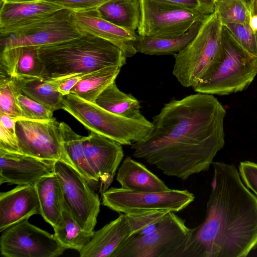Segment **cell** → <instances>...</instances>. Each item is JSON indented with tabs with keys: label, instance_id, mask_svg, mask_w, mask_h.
Masks as SVG:
<instances>
[{
	"label": "cell",
	"instance_id": "cell-3",
	"mask_svg": "<svg viewBox=\"0 0 257 257\" xmlns=\"http://www.w3.org/2000/svg\"><path fill=\"white\" fill-rule=\"evenodd\" d=\"M41 77L56 79L126 64L123 52L111 43L88 33L65 42L39 47Z\"/></svg>",
	"mask_w": 257,
	"mask_h": 257
},
{
	"label": "cell",
	"instance_id": "cell-34",
	"mask_svg": "<svg viewBox=\"0 0 257 257\" xmlns=\"http://www.w3.org/2000/svg\"><path fill=\"white\" fill-rule=\"evenodd\" d=\"M18 105L24 118L38 121L49 120L53 118V112L24 94L17 98Z\"/></svg>",
	"mask_w": 257,
	"mask_h": 257
},
{
	"label": "cell",
	"instance_id": "cell-9",
	"mask_svg": "<svg viewBox=\"0 0 257 257\" xmlns=\"http://www.w3.org/2000/svg\"><path fill=\"white\" fill-rule=\"evenodd\" d=\"M194 199V194L187 190L139 192L111 187L102 195V204L124 214L159 210L177 212L186 208Z\"/></svg>",
	"mask_w": 257,
	"mask_h": 257
},
{
	"label": "cell",
	"instance_id": "cell-33",
	"mask_svg": "<svg viewBox=\"0 0 257 257\" xmlns=\"http://www.w3.org/2000/svg\"><path fill=\"white\" fill-rule=\"evenodd\" d=\"M223 26L244 49L257 57V37L249 24H228Z\"/></svg>",
	"mask_w": 257,
	"mask_h": 257
},
{
	"label": "cell",
	"instance_id": "cell-39",
	"mask_svg": "<svg viewBox=\"0 0 257 257\" xmlns=\"http://www.w3.org/2000/svg\"><path fill=\"white\" fill-rule=\"evenodd\" d=\"M0 124L2 125L10 133L16 134V122L17 119L6 114H0Z\"/></svg>",
	"mask_w": 257,
	"mask_h": 257
},
{
	"label": "cell",
	"instance_id": "cell-7",
	"mask_svg": "<svg viewBox=\"0 0 257 257\" xmlns=\"http://www.w3.org/2000/svg\"><path fill=\"white\" fill-rule=\"evenodd\" d=\"M168 212L151 233L128 238L113 257H183L193 228Z\"/></svg>",
	"mask_w": 257,
	"mask_h": 257
},
{
	"label": "cell",
	"instance_id": "cell-37",
	"mask_svg": "<svg viewBox=\"0 0 257 257\" xmlns=\"http://www.w3.org/2000/svg\"><path fill=\"white\" fill-rule=\"evenodd\" d=\"M0 150L13 153L22 154L16 135L13 134L0 124Z\"/></svg>",
	"mask_w": 257,
	"mask_h": 257
},
{
	"label": "cell",
	"instance_id": "cell-30",
	"mask_svg": "<svg viewBox=\"0 0 257 257\" xmlns=\"http://www.w3.org/2000/svg\"><path fill=\"white\" fill-rule=\"evenodd\" d=\"M22 93L17 77L0 76V114L17 119L24 118L17 99Z\"/></svg>",
	"mask_w": 257,
	"mask_h": 257
},
{
	"label": "cell",
	"instance_id": "cell-2",
	"mask_svg": "<svg viewBox=\"0 0 257 257\" xmlns=\"http://www.w3.org/2000/svg\"><path fill=\"white\" fill-rule=\"evenodd\" d=\"M212 165L205 217L193 228L183 257H246L257 248V196L234 165Z\"/></svg>",
	"mask_w": 257,
	"mask_h": 257
},
{
	"label": "cell",
	"instance_id": "cell-41",
	"mask_svg": "<svg viewBox=\"0 0 257 257\" xmlns=\"http://www.w3.org/2000/svg\"><path fill=\"white\" fill-rule=\"evenodd\" d=\"M249 11V25L257 37V0L253 1Z\"/></svg>",
	"mask_w": 257,
	"mask_h": 257
},
{
	"label": "cell",
	"instance_id": "cell-10",
	"mask_svg": "<svg viewBox=\"0 0 257 257\" xmlns=\"http://www.w3.org/2000/svg\"><path fill=\"white\" fill-rule=\"evenodd\" d=\"M54 173L60 183L64 200L81 227L94 233L100 201L87 181L69 163L57 160Z\"/></svg>",
	"mask_w": 257,
	"mask_h": 257
},
{
	"label": "cell",
	"instance_id": "cell-1",
	"mask_svg": "<svg viewBox=\"0 0 257 257\" xmlns=\"http://www.w3.org/2000/svg\"><path fill=\"white\" fill-rule=\"evenodd\" d=\"M226 113L212 94L173 99L153 117L146 138L131 145L133 156L183 180L206 171L224 146Z\"/></svg>",
	"mask_w": 257,
	"mask_h": 257
},
{
	"label": "cell",
	"instance_id": "cell-19",
	"mask_svg": "<svg viewBox=\"0 0 257 257\" xmlns=\"http://www.w3.org/2000/svg\"><path fill=\"white\" fill-rule=\"evenodd\" d=\"M132 234L126 214L121 213L113 221L94 231L88 243L79 252L81 257H113Z\"/></svg>",
	"mask_w": 257,
	"mask_h": 257
},
{
	"label": "cell",
	"instance_id": "cell-18",
	"mask_svg": "<svg viewBox=\"0 0 257 257\" xmlns=\"http://www.w3.org/2000/svg\"><path fill=\"white\" fill-rule=\"evenodd\" d=\"M35 185H18L0 193V232L35 214H40Z\"/></svg>",
	"mask_w": 257,
	"mask_h": 257
},
{
	"label": "cell",
	"instance_id": "cell-29",
	"mask_svg": "<svg viewBox=\"0 0 257 257\" xmlns=\"http://www.w3.org/2000/svg\"><path fill=\"white\" fill-rule=\"evenodd\" d=\"M53 228L55 237L65 249H75L78 252L88 243L93 235L81 227L65 202L61 217Z\"/></svg>",
	"mask_w": 257,
	"mask_h": 257
},
{
	"label": "cell",
	"instance_id": "cell-23",
	"mask_svg": "<svg viewBox=\"0 0 257 257\" xmlns=\"http://www.w3.org/2000/svg\"><path fill=\"white\" fill-rule=\"evenodd\" d=\"M202 20L179 36L157 38L144 37L138 34L135 42L137 52L149 55H174L184 49L194 38Z\"/></svg>",
	"mask_w": 257,
	"mask_h": 257
},
{
	"label": "cell",
	"instance_id": "cell-31",
	"mask_svg": "<svg viewBox=\"0 0 257 257\" xmlns=\"http://www.w3.org/2000/svg\"><path fill=\"white\" fill-rule=\"evenodd\" d=\"M215 11L223 25L249 24V9L242 0H216Z\"/></svg>",
	"mask_w": 257,
	"mask_h": 257
},
{
	"label": "cell",
	"instance_id": "cell-25",
	"mask_svg": "<svg viewBox=\"0 0 257 257\" xmlns=\"http://www.w3.org/2000/svg\"><path fill=\"white\" fill-rule=\"evenodd\" d=\"M95 104L101 108L124 117L144 120L140 102L131 94L121 91L115 81L108 86L97 97Z\"/></svg>",
	"mask_w": 257,
	"mask_h": 257
},
{
	"label": "cell",
	"instance_id": "cell-44",
	"mask_svg": "<svg viewBox=\"0 0 257 257\" xmlns=\"http://www.w3.org/2000/svg\"><path fill=\"white\" fill-rule=\"evenodd\" d=\"M245 4L247 6L249 9H250L254 0H242Z\"/></svg>",
	"mask_w": 257,
	"mask_h": 257
},
{
	"label": "cell",
	"instance_id": "cell-40",
	"mask_svg": "<svg viewBox=\"0 0 257 257\" xmlns=\"http://www.w3.org/2000/svg\"><path fill=\"white\" fill-rule=\"evenodd\" d=\"M177 6L194 9L201 6L198 0H160ZM207 8V7H206ZM213 10V9H212ZM215 11V10H214Z\"/></svg>",
	"mask_w": 257,
	"mask_h": 257
},
{
	"label": "cell",
	"instance_id": "cell-26",
	"mask_svg": "<svg viewBox=\"0 0 257 257\" xmlns=\"http://www.w3.org/2000/svg\"><path fill=\"white\" fill-rule=\"evenodd\" d=\"M60 125L63 147L70 164L91 186L96 185L99 180L89 166L84 154V137L76 134L64 122H60Z\"/></svg>",
	"mask_w": 257,
	"mask_h": 257
},
{
	"label": "cell",
	"instance_id": "cell-4",
	"mask_svg": "<svg viewBox=\"0 0 257 257\" xmlns=\"http://www.w3.org/2000/svg\"><path fill=\"white\" fill-rule=\"evenodd\" d=\"M223 25L215 11L202 20L192 41L174 55L173 74L185 87H196L208 80L224 56Z\"/></svg>",
	"mask_w": 257,
	"mask_h": 257
},
{
	"label": "cell",
	"instance_id": "cell-24",
	"mask_svg": "<svg viewBox=\"0 0 257 257\" xmlns=\"http://www.w3.org/2000/svg\"><path fill=\"white\" fill-rule=\"evenodd\" d=\"M17 78L23 94L53 112L62 109L63 95L58 90L61 78L49 80L39 77L21 76Z\"/></svg>",
	"mask_w": 257,
	"mask_h": 257
},
{
	"label": "cell",
	"instance_id": "cell-42",
	"mask_svg": "<svg viewBox=\"0 0 257 257\" xmlns=\"http://www.w3.org/2000/svg\"><path fill=\"white\" fill-rule=\"evenodd\" d=\"M201 6L215 10V0H198Z\"/></svg>",
	"mask_w": 257,
	"mask_h": 257
},
{
	"label": "cell",
	"instance_id": "cell-20",
	"mask_svg": "<svg viewBox=\"0 0 257 257\" xmlns=\"http://www.w3.org/2000/svg\"><path fill=\"white\" fill-rule=\"evenodd\" d=\"M38 48L33 46L2 48L0 76L41 77L43 66Z\"/></svg>",
	"mask_w": 257,
	"mask_h": 257
},
{
	"label": "cell",
	"instance_id": "cell-36",
	"mask_svg": "<svg viewBox=\"0 0 257 257\" xmlns=\"http://www.w3.org/2000/svg\"><path fill=\"white\" fill-rule=\"evenodd\" d=\"M240 177L245 185L257 196V163L243 161L238 166Z\"/></svg>",
	"mask_w": 257,
	"mask_h": 257
},
{
	"label": "cell",
	"instance_id": "cell-27",
	"mask_svg": "<svg viewBox=\"0 0 257 257\" xmlns=\"http://www.w3.org/2000/svg\"><path fill=\"white\" fill-rule=\"evenodd\" d=\"M107 21L133 32L137 31L141 18L140 0H111L97 9Z\"/></svg>",
	"mask_w": 257,
	"mask_h": 257
},
{
	"label": "cell",
	"instance_id": "cell-6",
	"mask_svg": "<svg viewBox=\"0 0 257 257\" xmlns=\"http://www.w3.org/2000/svg\"><path fill=\"white\" fill-rule=\"evenodd\" d=\"M224 56L220 65L206 81L193 89L198 93L229 95L245 89L257 75V57L244 49L223 25Z\"/></svg>",
	"mask_w": 257,
	"mask_h": 257
},
{
	"label": "cell",
	"instance_id": "cell-11",
	"mask_svg": "<svg viewBox=\"0 0 257 257\" xmlns=\"http://www.w3.org/2000/svg\"><path fill=\"white\" fill-rule=\"evenodd\" d=\"M83 33L76 26L73 12L62 9L53 15L1 37V48L41 47L69 41Z\"/></svg>",
	"mask_w": 257,
	"mask_h": 257
},
{
	"label": "cell",
	"instance_id": "cell-16",
	"mask_svg": "<svg viewBox=\"0 0 257 257\" xmlns=\"http://www.w3.org/2000/svg\"><path fill=\"white\" fill-rule=\"evenodd\" d=\"M73 20L83 33H88L111 43L119 48L126 58L137 53L135 42L138 34L107 21L97 10L73 12Z\"/></svg>",
	"mask_w": 257,
	"mask_h": 257
},
{
	"label": "cell",
	"instance_id": "cell-43",
	"mask_svg": "<svg viewBox=\"0 0 257 257\" xmlns=\"http://www.w3.org/2000/svg\"><path fill=\"white\" fill-rule=\"evenodd\" d=\"M38 0H2L4 3H25L34 2Z\"/></svg>",
	"mask_w": 257,
	"mask_h": 257
},
{
	"label": "cell",
	"instance_id": "cell-21",
	"mask_svg": "<svg viewBox=\"0 0 257 257\" xmlns=\"http://www.w3.org/2000/svg\"><path fill=\"white\" fill-rule=\"evenodd\" d=\"M116 180L120 187L139 192H161L170 188L142 164L127 157L118 169Z\"/></svg>",
	"mask_w": 257,
	"mask_h": 257
},
{
	"label": "cell",
	"instance_id": "cell-17",
	"mask_svg": "<svg viewBox=\"0 0 257 257\" xmlns=\"http://www.w3.org/2000/svg\"><path fill=\"white\" fill-rule=\"evenodd\" d=\"M64 9L46 0L25 3H2L1 36L44 19Z\"/></svg>",
	"mask_w": 257,
	"mask_h": 257
},
{
	"label": "cell",
	"instance_id": "cell-8",
	"mask_svg": "<svg viewBox=\"0 0 257 257\" xmlns=\"http://www.w3.org/2000/svg\"><path fill=\"white\" fill-rule=\"evenodd\" d=\"M140 36L167 38L181 36L214 10L199 7L189 9L160 0H140Z\"/></svg>",
	"mask_w": 257,
	"mask_h": 257
},
{
	"label": "cell",
	"instance_id": "cell-5",
	"mask_svg": "<svg viewBox=\"0 0 257 257\" xmlns=\"http://www.w3.org/2000/svg\"><path fill=\"white\" fill-rule=\"evenodd\" d=\"M62 109L85 127L122 145H132L144 139L153 127L147 118L138 120L121 116L69 93L62 98Z\"/></svg>",
	"mask_w": 257,
	"mask_h": 257
},
{
	"label": "cell",
	"instance_id": "cell-12",
	"mask_svg": "<svg viewBox=\"0 0 257 257\" xmlns=\"http://www.w3.org/2000/svg\"><path fill=\"white\" fill-rule=\"evenodd\" d=\"M0 238L1 254L6 257H56L66 249L52 234L24 219L8 227Z\"/></svg>",
	"mask_w": 257,
	"mask_h": 257
},
{
	"label": "cell",
	"instance_id": "cell-22",
	"mask_svg": "<svg viewBox=\"0 0 257 257\" xmlns=\"http://www.w3.org/2000/svg\"><path fill=\"white\" fill-rule=\"evenodd\" d=\"M40 206V214L53 228L59 221L64 207V197L54 174L41 178L35 185Z\"/></svg>",
	"mask_w": 257,
	"mask_h": 257
},
{
	"label": "cell",
	"instance_id": "cell-32",
	"mask_svg": "<svg viewBox=\"0 0 257 257\" xmlns=\"http://www.w3.org/2000/svg\"><path fill=\"white\" fill-rule=\"evenodd\" d=\"M169 212L167 210H159L126 214L132 228L131 237L151 233L155 229L159 223Z\"/></svg>",
	"mask_w": 257,
	"mask_h": 257
},
{
	"label": "cell",
	"instance_id": "cell-13",
	"mask_svg": "<svg viewBox=\"0 0 257 257\" xmlns=\"http://www.w3.org/2000/svg\"><path fill=\"white\" fill-rule=\"evenodd\" d=\"M16 134L22 154L70 164L63 147L60 123L55 118L46 121L18 119Z\"/></svg>",
	"mask_w": 257,
	"mask_h": 257
},
{
	"label": "cell",
	"instance_id": "cell-45",
	"mask_svg": "<svg viewBox=\"0 0 257 257\" xmlns=\"http://www.w3.org/2000/svg\"><path fill=\"white\" fill-rule=\"evenodd\" d=\"M216 1V0H215Z\"/></svg>",
	"mask_w": 257,
	"mask_h": 257
},
{
	"label": "cell",
	"instance_id": "cell-15",
	"mask_svg": "<svg viewBox=\"0 0 257 257\" xmlns=\"http://www.w3.org/2000/svg\"><path fill=\"white\" fill-rule=\"evenodd\" d=\"M55 161L0 150V184L35 185L41 178L54 174Z\"/></svg>",
	"mask_w": 257,
	"mask_h": 257
},
{
	"label": "cell",
	"instance_id": "cell-38",
	"mask_svg": "<svg viewBox=\"0 0 257 257\" xmlns=\"http://www.w3.org/2000/svg\"><path fill=\"white\" fill-rule=\"evenodd\" d=\"M85 74L86 73L77 74L65 77L60 78L61 79V81L58 88L59 92L63 95L69 94L71 89L81 80Z\"/></svg>",
	"mask_w": 257,
	"mask_h": 257
},
{
	"label": "cell",
	"instance_id": "cell-14",
	"mask_svg": "<svg viewBox=\"0 0 257 257\" xmlns=\"http://www.w3.org/2000/svg\"><path fill=\"white\" fill-rule=\"evenodd\" d=\"M83 143L86 161L100 182L102 195L112 182L124 156L122 145L93 132L84 137Z\"/></svg>",
	"mask_w": 257,
	"mask_h": 257
},
{
	"label": "cell",
	"instance_id": "cell-35",
	"mask_svg": "<svg viewBox=\"0 0 257 257\" xmlns=\"http://www.w3.org/2000/svg\"><path fill=\"white\" fill-rule=\"evenodd\" d=\"M73 12L97 10L111 0H46Z\"/></svg>",
	"mask_w": 257,
	"mask_h": 257
},
{
	"label": "cell",
	"instance_id": "cell-28",
	"mask_svg": "<svg viewBox=\"0 0 257 257\" xmlns=\"http://www.w3.org/2000/svg\"><path fill=\"white\" fill-rule=\"evenodd\" d=\"M121 68L119 66H108L86 73L71 89L70 93L95 103L99 95L115 81Z\"/></svg>",
	"mask_w": 257,
	"mask_h": 257
}]
</instances>
